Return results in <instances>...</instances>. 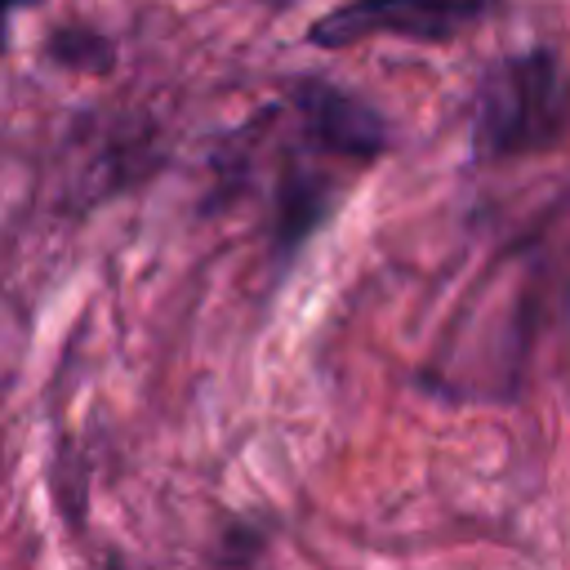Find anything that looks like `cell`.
Here are the masks:
<instances>
[{"label":"cell","instance_id":"cell-5","mask_svg":"<svg viewBox=\"0 0 570 570\" xmlns=\"http://www.w3.org/2000/svg\"><path fill=\"white\" fill-rule=\"evenodd\" d=\"M49 58H58L67 67H94V71H102L111 62V49L94 31H58L49 40Z\"/></svg>","mask_w":570,"mask_h":570},{"label":"cell","instance_id":"cell-2","mask_svg":"<svg viewBox=\"0 0 570 570\" xmlns=\"http://www.w3.org/2000/svg\"><path fill=\"white\" fill-rule=\"evenodd\" d=\"M490 0H347L330 13H321L307 31L312 45L321 49H347L370 36H401V40H423L441 45L481 22Z\"/></svg>","mask_w":570,"mask_h":570},{"label":"cell","instance_id":"cell-3","mask_svg":"<svg viewBox=\"0 0 570 570\" xmlns=\"http://www.w3.org/2000/svg\"><path fill=\"white\" fill-rule=\"evenodd\" d=\"M289 102L303 120V134L325 156H338V160H352V165H370L374 156H383L387 125L352 89L330 85V80H298L289 89Z\"/></svg>","mask_w":570,"mask_h":570},{"label":"cell","instance_id":"cell-1","mask_svg":"<svg viewBox=\"0 0 570 570\" xmlns=\"http://www.w3.org/2000/svg\"><path fill=\"white\" fill-rule=\"evenodd\" d=\"M570 134V76L552 49L512 53L490 67L476 94V160H521Z\"/></svg>","mask_w":570,"mask_h":570},{"label":"cell","instance_id":"cell-7","mask_svg":"<svg viewBox=\"0 0 570 570\" xmlns=\"http://www.w3.org/2000/svg\"><path fill=\"white\" fill-rule=\"evenodd\" d=\"M272 4H289V0H272Z\"/></svg>","mask_w":570,"mask_h":570},{"label":"cell","instance_id":"cell-4","mask_svg":"<svg viewBox=\"0 0 570 570\" xmlns=\"http://www.w3.org/2000/svg\"><path fill=\"white\" fill-rule=\"evenodd\" d=\"M334 196H338V187L330 174L307 169V165H285V174L272 191V254L281 263H289L312 240V232L330 218Z\"/></svg>","mask_w":570,"mask_h":570},{"label":"cell","instance_id":"cell-6","mask_svg":"<svg viewBox=\"0 0 570 570\" xmlns=\"http://www.w3.org/2000/svg\"><path fill=\"white\" fill-rule=\"evenodd\" d=\"M27 4H40V0H0V53H4V40H9V13L27 9Z\"/></svg>","mask_w":570,"mask_h":570}]
</instances>
